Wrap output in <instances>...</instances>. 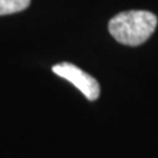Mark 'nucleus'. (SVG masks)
I'll use <instances>...</instances> for the list:
<instances>
[{
	"label": "nucleus",
	"instance_id": "f257e3e1",
	"mask_svg": "<svg viewBox=\"0 0 158 158\" xmlns=\"http://www.w3.org/2000/svg\"><path fill=\"white\" fill-rule=\"evenodd\" d=\"M157 23V16L149 11H127L117 13L110 20L108 31L123 45L138 46L150 38Z\"/></svg>",
	"mask_w": 158,
	"mask_h": 158
},
{
	"label": "nucleus",
	"instance_id": "f03ea898",
	"mask_svg": "<svg viewBox=\"0 0 158 158\" xmlns=\"http://www.w3.org/2000/svg\"><path fill=\"white\" fill-rule=\"evenodd\" d=\"M52 70L58 77L73 83L88 100L91 102L96 100L99 95H100L99 82L94 77H91L90 74H87L86 71H83L82 69H79L78 66L73 65V63H69V62L58 63V65H54L52 67Z\"/></svg>",
	"mask_w": 158,
	"mask_h": 158
},
{
	"label": "nucleus",
	"instance_id": "7ed1b4c3",
	"mask_svg": "<svg viewBox=\"0 0 158 158\" xmlns=\"http://www.w3.org/2000/svg\"><path fill=\"white\" fill-rule=\"evenodd\" d=\"M31 0H0V16L12 15L27 9Z\"/></svg>",
	"mask_w": 158,
	"mask_h": 158
}]
</instances>
